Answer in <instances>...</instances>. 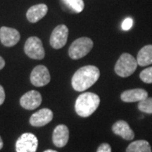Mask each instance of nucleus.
Masks as SVG:
<instances>
[{
	"instance_id": "dca6fc26",
	"label": "nucleus",
	"mask_w": 152,
	"mask_h": 152,
	"mask_svg": "<svg viewBox=\"0 0 152 152\" xmlns=\"http://www.w3.org/2000/svg\"><path fill=\"white\" fill-rule=\"evenodd\" d=\"M137 63L140 66L145 67L152 64V45L143 47L137 55Z\"/></svg>"
},
{
	"instance_id": "423d86ee",
	"label": "nucleus",
	"mask_w": 152,
	"mask_h": 152,
	"mask_svg": "<svg viewBox=\"0 0 152 152\" xmlns=\"http://www.w3.org/2000/svg\"><path fill=\"white\" fill-rule=\"evenodd\" d=\"M38 140L31 133H25L19 137L15 144L16 152H36Z\"/></svg>"
},
{
	"instance_id": "6e6552de",
	"label": "nucleus",
	"mask_w": 152,
	"mask_h": 152,
	"mask_svg": "<svg viewBox=\"0 0 152 152\" xmlns=\"http://www.w3.org/2000/svg\"><path fill=\"white\" fill-rule=\"evenodd\" d=\"M69 37V29L65 25H59L54 28L50 37V44L54 49H60L65 46Z\"/></svg>"
},
{
	"instance_id": "a878e982",
	"label": "nucleus",
	"mask_w": 152,
	"mask_h": 152,
	"mask_svg": "<svg viewBox=\"0 0 152 152\" xmlns=\"http://www.w3.org/2000/svg\"><path fill=\"white\" fill-rule=\"evenodd\" d=\"M44 152H58V151H53V150H47V151H45Z\"/></svg>"
},
{
	"instance_id": "b1692460",
	"label": "nucleus",
	"mask_w": 152,
	"mask_h": 152,
	"mask_svg": "<svg viewBox=\"0 0 152 152\" xmlns=\"http://www.w3.org/2000/svg\"><path fill=\"white\" fill-rule=\"evenodd\" d=\"M4 66H5V61L0 56V70L3 69L4 68Z\"/></svg>"
},
{
	"instance_id": "7ed1b4c3",
	"label": "nucleus",
	"mask_w": 152,
	"mask_h": 152,
	"mask_svg": "<svg viewBox=\"0 0 152 152\" xmlns=\"http://www.w3.org/2000/svg\"><path fill=\"white\" fill-rule=\"evenodd\" d=\"M137 65V60L132 55L129 53H123L116 63L114 70L118 76L126 78L134 74Z\"/></svg>"
},
{
	"instance_id": "f257e3e1",
	"label": "nucleus",
	"mask_w": 152,
	"mask_h": 152,
	"mask_svg": "<svg viewBox=\"0 0 152 152\" xmlns=\"http://www.w3.org/2000/svg\"><path fill=\"white\" fill-rule=\"evenodd\" d=\"M100 77V70L93 65L84 66L72 77V86L76 91H84L92 86Z\"/></svg>"
},
{
	"instance_id": "1a4fd4ad",
	"label": "nucleus",
	"mask_w": 152,
	"mask_h": 152,
	"mask_svg": "<svg viewBox=\"0 0 152 152\" xmlns=\"http://www.w3.org/2000/svg\"><path fill=\"white\" fill-rule=\"evenodd\" d=\"M20 40V34L15 28L2 26L0 28V41L5 47L11 48Z\"/></svg>"
},
{
	"instance_id": "20e7f679",
	"label": "nucleus",
	"mask_w": 152,
	"mask_h": 152,
	"mask_svg": "<svg viewBox=\"0 0 152 152\" xmlns=\"http://www.w3.org/2000/svg\"><path fill=\"white\" fill-rule=\"evenodd\" d=\"M93 48V42L89 37L76 39L69 49V55L72 59H80L86 56Z\"/></svg>"
},
{
	"instance_id": "9b49d317",
	"label": "nucleus",
	"mask_w": 152,
	"mask_h": 152,
	"mask_svg": "<svg viewBox=\"0 0 152 152\" xmlns=\"http://www.w3.org/2000/svg\"><path fill=\"white\" fill-rule=\"evenodd\" d=\"M53 118V112L48 108H43L31 115L30 118V124L34 127H42L49 124Z\"/></svg>"
},
{
	"instance_id": "5701e85b",
	"label": "nucleus",
	"mask_w": 152,
	"mask_h": 152,
	"mask_svg": "<svg viewBox=\"0 0 152 152\" xmlns=\"http://www.w3.org/2000/svg\"><path fill=\"white\" fill-rule=\"evenodd\" d=\"M4 101H5V92L4 87L0 86V106L4 102Z\"/></svg>"
},
{
	"instance_id": "0eeeda50",
	"label": "nucleus",
	"mask_w": 152,
	"mask_h": 152,
	"mask_svg": "<svg viewBox=\"0 0 152 152\" xmlns=\"http://www.w3.org/2000/svg\"><path fill=\"white\" fill-rule=\"evenodd\" d=\"M30 80L35 86L42 87L47 86L51 80V76L48 68L44 65L36 66L31 73Z\"/></svg>"
},
{
	"instance_id": "aec40b11",
	"label": "nucleus",
	"mask_w": 152,
	"mask_h": 152,
	"mask_svg": "<svg viewBox=\"0 0 152 152\" xmlns=\"http://www.w3.org/2000/svg\"><path fill=\"white\" fill-rule=\"evenodd\" d=\"M141 80L147 84L152 83V67H149L142 71L140 75Z\"/></svg>"
},
{
	"instance_id": "412c9836",
	"label": "nucleus",
	"mask_w": 152,
	"mask_h": 152,
	"mask_svg": "<svg viewBox=\"0 0 152 152\" xmlns=\"http://www.w3.org/2000/svg\"><path fill=\"white\" fill-rule=\"evenodd\" d=\"M133 20L131 18H126L122 23V29L124 31H129L133 26Z\"/></svg>"
},
{
	"instance_id": "4468645a",
	"label": "nucleus",
	"mask_w": 152,
	"mask_h": 152,
	"mask_svg": "<svg viewBox=\"0 0 152 152\" xmlns=\"http://www.w3.org/2000/svg\"><path fill=\"white\" fill-rule=\"evenodd\" d=\"M48 11V6L44 4H39L31 6L26 12V18L31 23H37L43 18Z\"/></svg>"
},
{
	"instance_id": "f8f14e48",
	"label": "nucleus",
	"mask_w": 152,
	"mask_h": 152,
	"mask_svg": "<svg viewBox=\"0 0 152 152\" xmlns=\"http://www.w3.org/2000/svg\"><path fill=\"white\" fill-rule=\"evenodd\" d=\"M69 139V131L64 124L58 125L53 133V142L55 146L62 148L67 145Z\"/></svg>"
},
{
	"instance_id": "2eb2a0df",
	"label": "nucleus",
	"mask_w": 152,
	"mask_h": 152,
	"mask_svg": "<svg viewBox=\"0 0 152 152\" xmlns=\"http://www.w3.org/2000/svg\"><path fill=\"white\" fill-rule=\"evenodd\" d=\"M113 132L126 140H132L134 138V131L131 129L129 124L124 120H119L113 125Z\"/></svg>"
},
{
	"instance_id": "39448f33",
	"label": "nucleus",
	"mask_w": 152,
	"mask_h": 152,
	"mask_svg": "<svg viewBox=\"0 0 152 152\" xmlns=\"http://www.w3.org/2000/svg\"><path fill=\"white\" fill-rule=\"evenodd\" d=\"M25 53L30 58L36 60L43 59L45 57V49L42 40L37 37H31L25 43Z\"/></svg>"
},
{
	"instance_id": "f03ea898",
	"label": "nucleus",
	"mask_w": 152,
	"mask_h": 152,
	"mask_svg": "<svg viewBox=\"0 0 152 152\" xmlns=\"http://www.w3.org/2000/svg\"><path fill=\"white\" fill-rule=\"evenodd\" d=\"M100 105V97L92 92L80 94L76 99L75 112L82 118H87L92 115Z\"/></svg>"
},
{
	"instance_id": "9d476101",
	"label": "nucleus",
	"mask_w": 152,
	"mask_h": 152,
	"mask_svg": "<svg viewBox=\"0 0 152 152\" xmlns=\"http://www.w3.org/2000/svg\"><path fill=\"white\" fill-rule=\"evenodd\" d=\"M42 97L40 92L37 91H30L24 94L20 100V103L23 108L34 110L42 104Z\"/></svg>"
},
{
	"instance_id": "f3484780",
	"label": "nucleus",
	"mask_w": 152,
	"mask_h": 152,
	"mask_svg": "<svg viewBox=\"0 0 152 152\" xmlns=\"http://www.w3.org/2000/svg\"><path fill=\"white\" fill-rule=\"evenodd\" d=\"M61 2L64 10L70 13L79 14L82 12L85 8L83 0H61Z\"/></svg>"
},
{
	"instance_id": "a211bd4d",
	"label": "nucleus",
	"mask_w": 152,
	"mask_h": 152,
	"mask_svg": "<svg viewBox=\"0 0 152 152\" xmlns=\"http://www.w3.org/2000/svg\"><path fill=\"white\" fill-rule=\"evenodd\" d=\"M126 152H152L151 147L146 140H136L128 146Z\"/></svg>"
},
{
	"instance_id": "ddd939ff",
	"label": "nucleus",
	"mask_w": 152,
	"mask_h": 152,
	"mask_svg": "<svg viewBox=\"0 0 152 152\" xmlns=\"http://www.w3.org/2000/svg\"><path fill=\"white\" fill-rule=\"evenodd\" d=\"M148 97V93L144 89H133L125 91L121 94V100L124 102H141Z\"/></svg>"
},
{
	"instance_id": "6ab92c4d",
	"label": "nucleus",
	"mask_w": 152,
	"mask_h": 152,
	"mask_svg": "<svg viewBox=\"0 0 152 152\" xmlns=\"http://www.w3.org/2000/svg\"><path fill=\"white\" fill-rule=\"evenodd\" d=\"M138 108L144 113L152 114V97H147L140 102L138 104Z\"/></svg>"
},
{
	"instance_id": "4be33fe9",
	"label": "nucleus",
	"mask_w": 152,
	"mask_h": 152,
	"mask_svg": "<svg viewBox=\"0 0 152 152\" xmlns=\"http://www.w3.org/2000/svg\"><path fill=\"white\" fill-rule=\"evenodd\" d=\"M96 152H112V148L107 143H103L98 147Z\"/></svg>"
},
{
	"instance_id": "393cba45",
	"label": "nucleus",
	"mask_w": 152,
	"mask_h": 152,
	"mask_svg": "<svg viewBox=\"0 0 152 152\" xmlns=\"http://www.w3.org/2000/svg\"><path fill=\"white\" fill-rule=\"evenodd\" d=\"M3 146H4V142H3V140H2L1 136H0V150L3 148Z\"/></svg>"
}]
</instances>
